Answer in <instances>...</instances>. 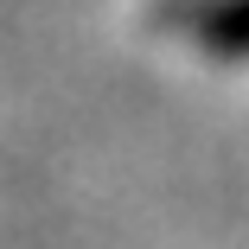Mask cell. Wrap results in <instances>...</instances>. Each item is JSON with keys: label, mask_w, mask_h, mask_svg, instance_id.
<instances>
[{"label": "cell", "mask_w": 249, "mask_h": 249, "mask_svg": "<svg viewBox=\"0 0 249 249\" xmlns=\"http://www.w3.org/2000/svg\"><path fill=\"white\" fill-rule=\"evenodd\" d=\"M179 19H185V32L198 45H211V52H224V58L249 52V0H185Z\"/></svg>", "instance_id": "obj_1"}]
</instances>
